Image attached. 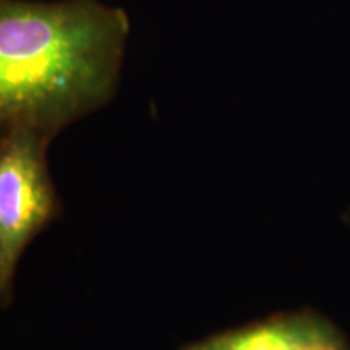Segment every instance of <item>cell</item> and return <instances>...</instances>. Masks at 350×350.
I'll return each instance as SVG.
<instances>
[{
	"label": "cell",
	"mask_w": 350,
	"mask_h": 350,
	"mask_svg": "<svg viewBox=\"0 0 350 350\" xmlns=\"http://www.w3.org/2000/svg\"><path fill=\"white\" fill-rule=\"evenodd\" d=\"M130 21L100 0H0V133L57 135L116 93Z\"/></svg>",
	"instance_id": "cell-1"
},
{
	"label": "cell",
	"mask_w": 350,
	"mask_h": 350,
	"mask_svg": "<svg viewBox=\"0 0 350 350\" xmlns=\"http://www.w3.org/2000/svg\"><path fill=\"white\" fill-rule=\"evenodd\" d=\"M52 137L36 126L0 133V305L10 301L25 248L60 213L47 165Z\"/></svg>",
	"instance_id": "cell-2"
},
{
	"label": "cell",
	"mask_w": 350,
	"mask_h": 350,
	"mask_svg": "<svg viewBox=\"0 0 350 350\" xmlns=\"http://www.w3.org/2000/svg\"><path fill=\"white\" fill-rule=\"evenodd\" d=\"M336 338L338 331L317 314L292 313L226 331L183 350H312Z\"/></svg>",
	"instance_id": "cell-3"
},
{
	"label": "cell",
	"mask_w": 350,
	"mask_h": 350,
	"mask_svg": "<svg viewBox=\"0 0 350 350\" xmlns=\"http://www.w3.org/2000/svg\"><path fill=\"white\" fill-rule=\"evenodd\" d=\"M312 350H345V347H344V342L340 340V338H336V339L327 340V342H325V344L317 345V347Z\"/></svg>",
	"instance_id": "cell-4"
}]
</instances>
